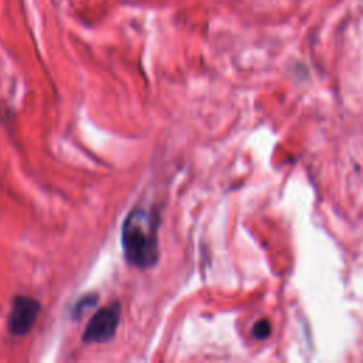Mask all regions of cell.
<instances>
[{
  "instance_id": "7a4b0ae2",
  "label": "cell",
  "mask_w": 363,
  "mask_h": 363,
  "mask_svg": "<svg viewBox=\"0 0 363 363\" xmlns=\"http://www.w3.org/2000/svg\"><path fill=\"white\" fill-rule=\"evenodd\" d=\"M121 320V306L118 302H113L108 306L101 308L89 319L82 340L86 343H105L109 342L118 329Z\"/></svg>"
},
{
  "instance_id": "277c9868",
  "label": "cell",
  "mask_w": 363,
  "mask_h": 363,
  "mask_svg": "<svg viewBox=\"0 0 363 363\" xmlns=\"http://www.w3.org/2000/svg\"><path fill=\"white\" fill-rule=\"evenodd\" d=\"M252 333L257 339H264L267 337L269 333H271V326H269V322L267 319H262V320H258L254 328H252Z\"/></svg>"
},
{
  "instance_id": "3957f363",
  "label": "cell",
  "mask_w": 363,
  "mask_h": 363,
  "mask_svg": "<svg viewBox=\"0 0 363 363\" xmlns=\"http://www.w3.org/2000/svg\"><path fill=\"white\" fill-rule=\"evenodd\" d=\"M40 302L31 296L17 295L13 299L7 319V329L14 336L27 335L37 320L40 313Z\"/></svg>"
},
{
  "instance_id": "6da1fadb",
  "label": "cell",
  "mask_w": 363,
  "mask_h": 363,
  "mask_svg": "<svg viewBox=\"0 0 363 363\" xmlns=\"http://www.w3.org/2000/svg\"><path fill=\"white\" fill-rule=\"evenodd\" d=\"M121 241L130 265L142 269L153 267L159 258L156 216L139 207L129 211L122 224Z\"/></svg>"
},
{
  "instance_id": "5b68a950",
  "label": "cell",
  "mask_w": 363,
  "mask_h": 363,
  "mask_svg": "<svg viewBox=\"0 0 363 363\" xmlns=\"http://www.w3.org/2000/svg\"><path fill=\"white\" fill-rule=\"evenodd\" d=\"M96 301H98V296H95V295H85L84 298H81V299H79V302L74 306L75 316H79V313H81L85 308L92 306Z\"/></svg>"
}]
</instances>
